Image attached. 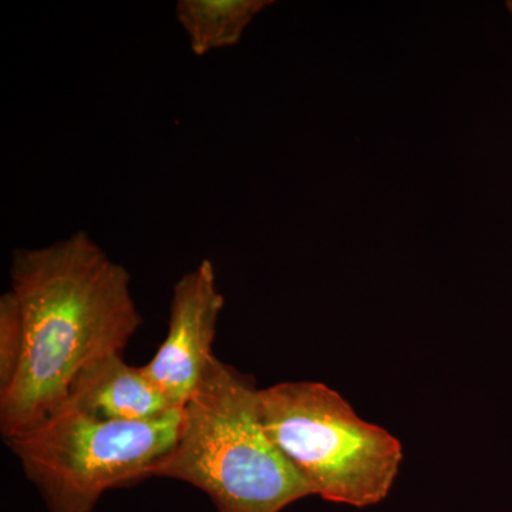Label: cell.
I'll use <instances>...</instances> for the list:
<instances>
[{
  "label": "cell",
  "instance_id": "2",
  "mask_svg": "<svg viewBox=\"0 0 512 512\" xmlns=\"http://www.w3.org/2000/svg\"><path fill=\"white\" fill-rule=\"evenodd\" d=\"M254 383L215 357L153 477L194 485L218 512H281L312 495L262 424Z\"/></svg>",
  "mask_w": 512,
  "mask_h": 512
},
{
  "label": "cell",
  "instance_id": "8",
  "mask_svg": "<svg viewBox=\"0 0 512 512\" xmlns=\"http://www.w3.org/2000/svg\"><path fill=\"white\" fill-rule=\"evenodd\" d=\"M23 355V325L18 301L12 291L0 298V393L18 375Z\"/></svg>",
  "mask_w": 512,
  "mask_h": 512
},
{
  "label": "cell",
  "instance_id": "4",
  "mask_svg": "<svg viewBox=\"0 0 512 512\" xmlns=\"http://www.w3.org/2000/svg\"><path fill=\"white\" fill-rule=\"evenodd\" d=\"M183 409L148 421L93 419L60 406L5 439L49 512H93L111 488L153 477L180 434Z\"/></svg>",
  "mask_w": 512,
  "mask_h": 512
},
{
  "label": "cell",
  "instance_id": "9",
  "mask_svg": "<svg viewBox=\"0 0 512 512\" xmlns=\"http://www.w3.org/2000/svg\"><path fill=\"white\" fill-rule=\"evenodd\" d=\"M510 9H511V12H512V3H510Z\"/></svg>",
  "mask_w": 512,
  "mask_h": 512
},
{
  "label": "cell",
  "instance_id": "7",
  "mask_svg": "<svg viewBox=\"0 0 512 512\" xmlns=\"http://www.w3.org/2000/svg\"><path fill=\"white\" fill-rule=\"evenodd\" d=\"M268 0H180L175 6L195 56L237 45Z\"/></svg>",
  "mask_w": 512,
  "mask_h": 512
},
{
  "label": "cell",
  "instance_id": "5",
  "mask_svg": "<svg viewBox=\"0 0 512 512\" xmlns=\"http://www.w3.org/2000/svg\"><path fill=\"white\" fill-rule=\"evenodd\" d=\"M224 308L210 259L174 285L167 335L156 355L141 367L175 407H184L207 373L217 323Z\"/></svg>",
  "mask_w": 512,
  "mask_h": 512
},
{
  "label": "cell",
  "instance_id": "1",
  "mask_svg": "<svg viewBox=\"0 0 512 512\" xmlns=\"http://www.w3.org/2000/svg\"><path fill=\"white\" fill-rule=\"evenodd\" d=\"M23 325L19 372L0 393V430L18 436L67 399L70 384L99 357L123 353L143 325L131 276L87 232L43 248H20L10 268Z\"/></svg>",
  "mask_w": 512,
  "mask_h": 512
},
{
  "label": "cell",
  "instance_id": "6",
  "mask_svg": "<svg viewBox=\"0 0 512 512\" xmlns=\"http://www.w3.org/2000/svg\"><path fill=\"white\" fill-rule=\"evenodd\" d=\"M63 404L106 421H148L183 409L173 406L141 367L127 365L123 353L99 357L84 366Z\"/></svg>",
  "mask_w": 512,
  "mask_h": 512
},
{
  "label": "cell",
  "instance_id": "3",
  "mask_svg": "<svg viewBox=\"0 0 512 512\" xmlns=\"http://www.w3.org/2000/svg\"><path fill=\"white\" fill-rule=\"evenodd\" d=\"M269 439L312 495L370 507L392 490L403 447L383 427L357 416L342 394L318 382H285L258 392Z\"/></svg>",
  "mask_w": 512,
  "mask_h": 512
}]
</instances>
